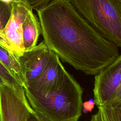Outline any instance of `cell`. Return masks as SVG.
I'll list each match as a JSON object with an SVG mask.
<instances>
[{
	"mask_svg": "<svg viewBox=\"0 0 121 121\" xmlns=\"http://www.w3.org/2000/svg\"><path fill=\"white\" fill-rule=\"evenodd\" d=\"M36 12L46 46L76 69L95 76L120 55L119 47L91 26L70 0H53Z\"/></svg>",
	"mask_w": 121,
	"mask_h": 121,
	"instance_id": "6da1fadb",
	"label": "cell"
},
{
	"mask_svg": "<svg viewBox=\"0 0 121 121\" xmlns=\"http://www.w3.org/2000/svg\"><path fill=\"white\" fill-rule=\"evenodd\" d=\"M24 90L32 109L51 121H78L81 116L83 89L68 71L60 86L45 95Z\"/></svg>",
	"mask_w": 121,
	"mask_h": 121,
	"instance_id": "7a4b0ae2",
	"label": "cell"
},
{
	"mask_svg": "<svg viewBox=\"0 0 121 121\" xmlns=\"http://www.w3.org/2000/svg\"><path fill=\"white\" fill-rule=\"evenodd\" d=\"M78 13L97 32L121 46V0H70Z\"/></svg>",
	"mask_w": 121,
	"mask_h": 121,
	"instance_id": "3957f363",
	"label": "cell"
},
{
	"mask_svg": "<svg viewBox=\"0 0 121 121\" xmlns=\"http://www.w3.org/2000/svg\"><path fill=\"white\" fill-rule=\"evenodd\" d=\"M94 101L97 107L121 101V55L95 75Z\"/></svg>",
	"mask_w": 121,
	"mask_h": 121,
	"instance_id": "277c9868",
	"label": "cell"
},
{
	"mask_svg": "<svg viewBox=\"0 0 121 121\" xmlns=\"http://www.w3.org/2000/svg\"><path fill=\"white\" fill-rule=\"evenodd\" d=\"M33 110L23 86L0 84V121H26Z\"/></svg>",
	"mask_w": 121,
	"mask_h": 121,
	"instance_id": "5b68a950",
	"label": "cell"
},
{
	"mask_svg": "<svg viewBox=\"0 0 121 121\" xmlns=\"http://www.w3.org/2000/svg\"><path fill=\"white\" fill-rule=\"evenodd\" d=\"M50 53L51 51L42 41L30 50L17 53L25 79L24 88L41 75L48 63Z\"/></svg>",
	"mask_w": 121,
	"mask_h": 121,
	"instance_id": "8992f818",
	"label": "cell"
},
{
	"mask_svg": "<svg viewBox=\"0 0 121 121\" xmlns=\"http://www.w3.org/2000/svg\"><path fill=\"white\" fill-rule=\"evenodd\" d=\"M67 71L59 58L51 51L48 63L41 75L24 88L36 94L45 95L60 86Z\"/></svg>",
	"mask_w": 121,
	"mask_h": 121,
	"instance_id": "52a82bcc",
	"label": "cell"
},
{
	"mask_svg": "<svg viewBox=\"0 0 121 121\" xmlns=\"http://www.w3.org/2000/svg\"><path fill=\"white\" fill-rule=\"evenodd\" d=\"M11 6V15L3 32L13 51L21 54L25 51L22 25L27 14L32 9L26 0H15Z\"/></svg>",
	"mask_w": 121,
	"mask_h": 121,
	"instance_id": "ba28073f",
	"label": "cell"
},
{
	"mask_svg": "<svg viewBox=\"0 0 121 121\" xmlns=\"http://www.w3.org/2000/svg\"><path fill=\"white\" fill-rule=\"evenodd\" d=\"M23 40L25 51L35 46L41 34L40 23L33 9L29 11L22 25Z\"/></svg>",
	"mask_w": 121,
	"mask_h": 121,
	"instance_id": "9c48e42d",
	"label": "cell"
},
{
	"mask_svg": "<svg viewBox=\"0 0 121 121\" xmlns=\"http://www.w3.org/2000/svg\"><path fill=\"white\" fill-rule=\"evenodd\" d=\"M0 62L2 64L23 87L25 79L17 57V53L0 44Z\"/></svg>",
	"mask_w": 121,
	"mask_h": 121,
	"instance_id": "30bf717a",
	"label": "cell"
},
{
	"mask_svg": "<svg viewBox=\"0 0 121 121\" xmlns=\"http://www.w3.org/2000/svg\"><path fill=\"white\" fill-rule=\"evenodd\" d=\"M97 107L91 121H121V101L110 102Z\"/></svg>",
	"mask_w": 121,
	"mask_h": 121,
	"instance_id": "8fae6325",
	"label": "cell"
},
{
	"mask_svg": "<svg viewBox=\"0 0 121 121\" xmlns=\"http://www.w3.org/2000/svg\"><path fill=\"white\" fill-rule=\"evenodd\" d=\"M11 8V3H7L0 0V44L10 51L14 52L3 32L4 29L10 17Z\"/></svg>",
	"mask_w": 121,
	"mask_h": 121,
	"instance_id": "7c38bea8",
	"label": "cell"
},
{
	"mask_svg": "<svg viewBox=\"0 0 121 121\" xmlns=\"http://www.w3.org/2000/svg\"><path fill=\"white\" fill-rule=\"evenodd\" d=\"M0 78L5 83L9 85H20L9 70L0 62ZM22 86V85H21Z\"/></svg>",
	"mask_w": 121,
	"mask_h": 121,
	"instance_id": "4fadbf2b",
	"label": "cell"
},
{
	"mask_svg": "<svg viewBox=\"0 0 121 121\" xmlns=\"http://www.w3.org/2000/svg\"><path fill=\"white\" fill-rule=\"evenodd\" d=\"M53 0H26L32 9L36 11L43 8Z\"/></svg>",
	"mask_w": 121,
	"mask_h": 121,
	"instance_id": "5bb4252c",
	"label": "cell"
},
{
	"mask_svg": "<svg viewBox=\"0 0 121 121\" xmlns=\"http://www.w3.org/2000/svg\"><path fill=\"white\" fill-rule=\"evenodd\" d=\"M26 121H51L49 119L33 110L30 113Z\"/></svg>",
	"mask_w": 121,
	"mask_h": 121,
	"instance_id": "9a60e30c",
	"label": "cell"
},
{
	"mask_svg": "<svg viewBox=\"0 0 121 121\" xmlns=\"http://www.w3.org/2000/svg\"><path fill=\"white\" fill-rule=\"evenodd\" d=\"M95 105L94 99H91L88 101H86L84 103H83L82 108H83V112L85 113L87 112H91L92 110L94 109Z\"/></svg>",
	"mask_w": 121,
	"mask_h": 121,
	"instance_id": "2e32d148",
	"label": "cell"
},
{
	"mask_svg": "<svg viewBox=\"0 0 121 121\" xmlns=\"http://www.w3.org/2000/svg\"><path fill=\"white\" fill-rule=\"evenodd\" d=\"M1 1L5 2V3H11L12 1H13L15 0H0Z\"/></svg>",
	"mask_w": 121,
	"mask_h": 121,
	"instance_id": "e0dca14e",
	"label": "cell"
},
{
	"mask_svg": "<svg viewBox=\"0 0 121 121\" xmlns=\"http://www.w3.org/2000/svg\"><path fill=\"white\" fill-rule=\"evenodd\" d=\"M4 81L2 80V79L0 78V84H2V83H4Z\"/></svg>",
	"mask_w": 121,
	"mask_h": 121,
	"instance_id": "ac0fdd59",
	"label": "cell"
}]
</instances>
